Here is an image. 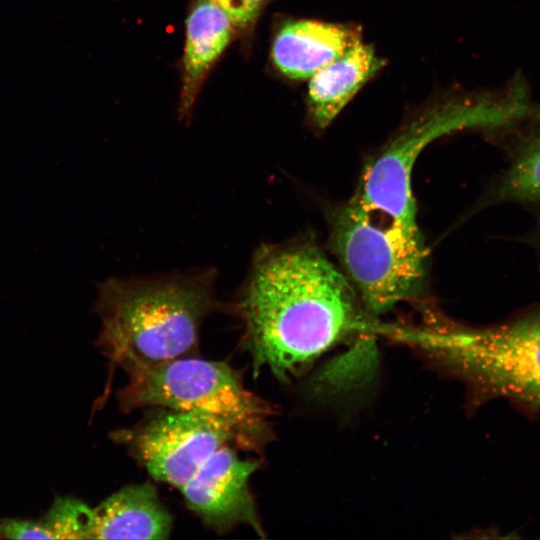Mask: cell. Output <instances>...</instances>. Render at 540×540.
I'll return each instance as SVG.
<instances>
[{
  "label": "cell",
  "instance_id": "obj_1",
  "mask_svg": "<svg viewBox=\"0 0 540 540\" xmlns=\"http://www.w3.org/2000/svg\"><path fill=\"white\" fill-rule=\"evenodd\" d=\"M233 311L244 326L254 376L288 381L364 324L341 269L314 244H264L254 253Z\"/></svg>",
  "mask_w": 540,
  "mask_h": 540
},
{
  "label": "cell",
  "instance_id": "obj_2",
  "mask_svg": "<svg viewBox=\"0 0 540 540\" xmlns=\"http://www.w3.org/2000/svg\"><path fill=\"white\" fill-rule=\"evenodd\" d=\"M216 279L215 269L197 268L105 280L95 302L98 346L125 371L192 356L205 318L220 307Z\"/></svg>",
  "mask_w": 540,
  "mask_h": 540
},
{
  "label": "cell",
  "instance_id": "obj_3",
  "mask_svg": "<svg viewBox=\"0 0 540 540\" xmlns=\"http://www.w3.org/2000/svg\"><path fill=\"white\" fill-rule=\"evenodd\" d=\"M527 122H540V106L532 101L521 81L502 92L437 102L405 125L366 165L352 198L369 210L418 230L411 180L414 164L424 148L458 131L518 128Z\"/></svg>",
  "mask_w": 540,
  "mask_h": 540
},
{
  "label": "cell",
  "instance_id": "obj_4",
  "mask_svg": "<svg viewBox=\"0 0 540 540\" xmlns=\"http://www.w3.org/2000/svg\"><path fill=\"white\" fill-rule=\"evenodd\" d=\"M403 341L462 380L474 404L503 398L540 411V307L486 327L431 319L406 327Z\"/></svg>",
  "mask_w": 540,
  "mask_h": 540
},
{
  "label": "cell",
  "instance_id": "obj_5",
  "mask_svg": "<svg viewBox=\"0 0 540 540\" xmlns=\"http://www.w3.org/2000/svg\"><path fill=\"white\" fill-rule=\"evenodd\" d=\"M126 373L128 381L117 394L125 412L154 407L207 415L233 429L245 450H260L272 436V406L249 391L225 362L192 355Z\"/></svg>",
  "mask_w": 540,
  "mask_h": 540
},
{
  "label": "cell",
  "instance_id": "obj_6",
  "mask_svg": "<svg viewBox=\"0 0 540 540\" xmlns=\"http://www.w3.org/2000/svg\"><path fill=\"white\" fill-rule=\"evenodd\" d=\"M331 242L366 314H383L420 292L427 250L419 229L351 198L334 213Z\"/></svg>",
  "mask_w": 540,
  "mask_h": 540
},
{
  "label": "cell",
  "instance_id": "obj_7",
  "mask_svg": "<svg viewBox=\"0 0 540 540\" xmlns=\"http://www.w3.org/2000/svg\"><path fill=\"white\" fill-rule=\"evenodd\" d=\"M113 439L157 481L178 490L219 448L242 449L237 433L210 416L158 408L134 427L117 430Z\"/></svg>",
  "mask_w": 540,
  "mask_h": 540
},
{
  "label": "cell",
  "instance_id": "obj_8",
  "mask_svg": "<svg viewBox=\"0 0 540 540\" xmlns=\"http://www.w3.org/2000/svg\"><path fill=\"white\" fill-rule=\"evenodd\" d=\"M260 466L239 457L231 445L214 452L183 485L187 507L217 532L245 524L263 536L249 480Z\"/></svg>",
  "mask_w": 540,
  "mask_h": 540
},
{
  "label": "cell",
  "instance_id": "obj_9",
  "mask_svg": "<svg viewBox=\"0 0 540 540\" xmlns=\"http://www.w3.org/2000/svg\"><path fill=\"white\" fill-rule=\"evenodd\" d=\"M359 39V30L352 26L316 20L289 21L275 35L271 57L283 75L307 79Z\"/></svg>",
  "mask_w": 540,
  "mask_h": 540
},
{
  "label": "cell",
  "instance_id": "obj_10",
  "mask_svg": "<svg viewBox=\"0 0 540 540\" xmlns=\"http://www.w3.org/2000/svg\"><path fill=\"white\" fill-rule=\"evenodd\" d=\"M172 522L153 485L133 484L92 508L91 539H167Z\"/></svg>",
  "mask_w": 540,
  "mask_h": 540
},
{
  "label": "cell",
  "instance_id": "obj_11",
  "mask_svg": "<svg viewBox=\"0 0 540 540\" xmlns=\"http://www.w3.org/2000/svg\"><path fill=\"white\" fill-rule=\"evenodd\" d=\"M383 65L374 47L359 39L315 72L307 92L308 111L314 124L321 129L328 127Z\"/></svg>",
  "mask_w": 540,
  "mask_h": 540
},
{
  "label": "cell",
  "instance_id": "obj_12",
  "mask_svg": "<svg viewBox=\"0 0 540 540\" xmlns=\"http://www.w3.org/2000/svg\"><path fill=\"white\" fill-rule=\"evenodd\" d=\"M233 25L211 1L199 0L186 19L181 110L195 101L206 72L220 57L232 37Z\"/></svg>",
  "mask_w": 540,
  "mask_h": 540
},
{
  "label": "cell",
  "instance_id": "obj_13",
  "mask_svg": "<svg viewBox=\"0 0 540 540\" xmlns=\"http://www.w3.org/2000/svg\"><path fill=\"white\" fill-rule=\"evenodd\" d=\"M540 203V124L499 177L485 204Z\"/></svg>",
  "mask_w": 540,
  "mask_h": 540
},
{
  "label": "cell",
  "instance_id": "obj_14",
  "mask_svg": "<svg viewBox=\"0 0 540 540\" xmlns=\"http://www.w3.org/2000/svg\"><path fill=\"white\" fill-rule=\"evenodd\" d=\"M50 539H91L92 508L73 497H57L40 519Z\"/></svg>",
  "mask_w": 540,
  "mask_h": 540
},
{
  "label": "cell",
  "instance_id": "obj_15",
  "mask_svg": "<svg viewBox=\"0 0 540 540\" xmlns=\"http://www.w3.org/2000/svg\"><path fill=\"white\" fill-rule=\"evenodd\" d=\"M229 19L233 26L245 28L258 17L265 0H209Z\"/></svg>",
  "mask_w": 540,
  "mask_h": 540
},
{
  "label": "cell",
  "instance_id": "obj_16",
  "mask_svg": "<svg viewBox=\"0 0 540 540\" xmlns=\"http://www.w3.org/2000/svg\"><path fill=\"white\" fill-rule=\"evenodd\" d=\"M0 538L50 539L40 520L1 519Z\"/></svg>",
  "mask_w": 540,
  "mask_h": 540
},
{
  "label": "cell",
  "instance_id": "obj_17",
  "mask_svg": "<svg viewBox=\"0 0 540 540\" xmlns=\"http://www.w3.org/2000/svg\"><path fill=\"white\" fill-rule=\"evenodd\" d=\"M539 244H540V232H539Z\"/></svg>",
  "mask_w": 540,
  "mask_h": 540
}]
</instances>
